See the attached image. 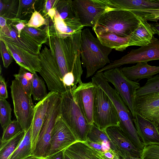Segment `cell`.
<instances>
[{
    "label": "cell",
    "instance_id": "obj_1",
    "mask_svg": "<svg viewBox=\"0 0 159 159\" xmlns=\"http://www.w3.org/2000/svg\"><path fill=\"white\" fill-rule=\"evenodd\" d=\"M81 32L64 38L48 36L46 43L57 61L62 80L66 74L72 73L77 84L82 82L83 72L80 55Z\"/></svg>",
    "mask_w": 159,
    "mask_h": 159
},
{
    "label": "cell",
    "instance_id": "obj_2",
    "mask_svg": "<svg viewBox=\"0 0 159 159\" xmlns=\"http://www.w3.org/2000/svg\"><path fill=\"white\" fill-rule=\"evenodd\" d=\"M91 82L102 89L114 104L120 121L119 127L137 148L142 150L144 146L134 126V118L130 110L122 98L109 84L103 76V72H97Z\"/></svg>",
    "mask_w": 159,
    "mask_h": 159
},
{
    "label": "cell",
    "instance_id": "obj_3",
    "mask_svg": "<svg viewBox=\"0 0 159 159\" xmlns=\"http://www.w3.org/2000/svg\"><path fill=\"white\" fill-rule=\"evenodd\" d=\"M112 50L102 45L89 29L82 30L80 55L81 64L86 69V78L92 76L98 69L111 63L108 55Z\"/></svg>",
    "mask_w": 159,
    "mask_h": 159
},
{
    "label": "cell",
    "instance_id": "obj_4",
    "mask_svg": "<svg viewBox=\"0 0 159 159\" xmlns=\"http://www.w3.org/2000/svg\"><path fill=\"white\" fill-rule=\"evenodd\" d=\"M139 23L137 16L131 11L110 9L101 16L92 28L95 34L106 31L120 37L129 38Z\"/></svg>",
    "mask_w": 159,
    "mask_h": 159
},
{
    "label": "cell",
    "instance_id": "obj_5",
    "mask_svg": "<svg viewBox=\"0 0 159 159\" xmlns=\"http://www.w3.org/2000/svg\"><path fill=\"white\" fill-rule=\"evenodd\" d=\"M73 90L61 94L59 115L68 126L78 141L85 142L92 125L87 120L74 96Z\"/></svg>",
    "mask_w": 159,
    "mask_h": 159
},
{
    "label": "cell",
    "instance_id": "obj_6",
    "mask_svg": "<svg viewBox=\"0 0 159 159\" xmlns=\"http://www.w3.org/2000/svg\"><path fill=\"white\" fill-rule=\"evenodd\" d=\"M61 100L60 94L52 92L45 120L32 152V156L36 158L45 159L49 156L52 132L59 114Z\"/></svg>",
    "mask_w": 159,
    "mask_h": 159
},
{
    "label": "cell",
    "instance_id": "obj_7",
    "mask_svg": "<svg viewBox=\"0 0 159 159\" xmlns=\"http://www.w3.org/2000/svg\"><path fill=\"white\" fill-rule=\"evenodd\" d=\"M10 87L15 115L25 133L32 125L35 106L31 96L25 92L17 80L15 79L12 80Z\"/></svg>",
    "mask_w": 159,
    "mask_h": 159
},
{
    "label": "cell",
    "instance_id": "obj_8",
    "mask_svg": "<svg viewBox=\"0 0 159 159\" xmlns=\"http://www.w3.org/2000/svg\"><path fill=\"white\" fill-rule=\"evenodd\" d=\"M95 85L93 123L103 130L111 126L119 127V118L112 101L102 89Z\"/></svg>",
    "mask_w": 159,
    "mask_h": 159
},
{
    "label": "cell",
    "instance_id": "obj_9",
    "mask_svg": "<svg viewBox=\"0 0 159 159\" xmlns=\"http://www.w3.org/2000/svg\"><path fill=\"white\" fill-rule=\"evenodd\" d=\"M103 75L107 81L113 85L115 89L130 110L134 118L135 114L134 99L136 91L140 87V84L127 78L119 67L106 70L103 72Z\"/></svg>",
    "mask_w": 159,
    "mask_h": 159
},
{
    "label": "cell",
    "instance_id": "obj_10",
    "mask_svg": "<svg viewBox=\"0 0 159 159\" xmlns=\"http://www.w3.org/2000/svg\"><path fill=\"white\" fill-rule=\"evenodd\" d=\"M39 56L41 66L39 73L45 80L48 90L60 94L67 91L62 82L57 61L50 49L45 46Z\"/></svg>",
    "mask_w": 159,
    "mask_h": 159
},
{
    "label": "cell",
    "instance_id": "obj_11",
    "mask_svg": "<svg viewBox=\"0 0 159 159\" xmlns=\"http://www.w3.org/2000/svg\"><path fill=\"white\" fill-rule=\"evenodd\" d=\"M156 60H159V39L154 36L149 44L137 49H132L127 54L110 63L97 72H103L115 67H119L124 65L139 62H148Z\"/></svg>",
    "mask_w": 159,
    "mask_h": 159
},
{
    "label": "cell",
    "instance_id": "obj_12",
    "mask_svg": "<svg viewBox=\"0 0 159 159\" xmlns=\"http://www.w3.org/2000/svg\"><path fill=\"white\" fill-rule=\"evenodd\" d=\"M74 10L81 24L93 28L101 16L110 9L106 0H72Z\"/></svg>",
    "mask_w": 159,
    "mask_h": 159
},
{
    "label": "cell",
    "instance_id": "obj_13",
    "mask_svg": "<svg viewBox=\"0 0 159 159\" xmlns=\"http://www.w3.org/2000/svg\"><path fill=\"white\" fill-rule=\"evenodd\" d=\"M110 141V148L122 159L128 157H140L142 151L136 148L119 127L112 126L105 130Z\"/></svg>",
    "mask_w": 159,
    "mask_h": 159
},
{
    "label": "cell",
    "instance_id": "obj_14",
    "mask_svg": "<svg viewBox=\"0 0 159 159\" xmlns=\"http://www.w3.org/2000/svg\"><path fill=\"white\" fill-rule=\"evenodd\" d=\"M77 141L72 131L59 114L52 131L48 156L65 150Z\"/></svg>",
    "mask_w": 159,
    "mask_h": 159
},
{
    "label": "cell",
    "instance_id": "obj_15",
    "mask_svg": "<svg viewBox=\"0 0 159 159\" xmlns=\"http://www.w3.org/2000/svg\"><path fill=\"white\" fill-rule=\"evenodd\" d=\"M0 40L11 43L33 54L39 55L42 46L33 41L22 31L20 36L12 25H7L0 29Z\"/></svg>",
    "mask_w": 159,
    "mask_h": 159
},
{
    "label": "cell",
    "instance_id": "obj_16",
    "mask_svg": "<svg viewBox=\"0 0 159 159\" xmlns=\"http://www.w3.org/2000/svg\"><path fill=\"white\" fill-rule=\"evenodd\" d=\"M95 85L91 81L82 82L73 90V93L87 120L91 125L93 124V109Z\"/></svg>",
    "mask_w": 159,
    "mask_h": 159
},
{
    "label": "cell",
    "instance_id": "obj_17",
    "mask_svg": "<svg viewBox=\"0 0 159 159\" xmlns=\"http://www.w3.org/2000/svg\"><path fill=\"white\" fill-rule=\"evenodd\" d=\"M135 112L155 123H159V93L136 96Z\"/></svg>",
    "mask_w": 159,
    "mask_h": 159
},
{
    "label": "cell",
    "instance_id": "obj_18",
    "mask_svg": "<svg viewBox=\"0 0 159 159\" xmlns=\"http://www.w3.org/2000/svg\"><path fill=\"white\" fill-rule=\"evenodd\" d=\"M4 42L8 50L20 67L33 74L41 71V66L39 55L32 54L11 43Z\"/></svg>",
    "mask_w": 159,
    "mask_h": 159
},
{
    "label": "cell",
    "instance_id": "obj_19",
    "mask_svg": "<svg viewBox=\"0 0 159 159\" xmlns=\"http://www.w3.org/2000/svg\"><path fill=\"white\" fill-rule=\"evenodd\" d=\"M134 122L144 147L152 144L159 145V132L157 125L136 112Z\"/></svg>",
    "mask_w": 159,
    "mask_h": 159
},
{
    "label": "cell",
    "instance_id": "obj_20",
    "mask_svg": "<svg viewBox=\"0 0 159 159\" xmlns=\"http://www.w3.org/2000/svg\"><path fill=\"white\" fill-rule=\"evenodd\" d=\"M133 12L138 18L140 23L137 28L129 38L128 47L143 46L150 44L156 32L151 25L148 22L144 16L136 11Z\"/></svg>",
    "mask_w": 159,
    "mask_h": 159
},
{
    "label": "cell",
    "instance_id": "obj_21",
    "mask_svg": "<svg viewBox=\"0 0 159 159\" xmlns=\"http://www.w3.org/2000/svg\"><path fill=\"white\" fill-rule=\"evenodd\" d=\"M111 9L139 11L159 9V0H106Z\"/></svg>",
    "mask_w": 159,
    "mask_h": 159
},
{
    "label": "cell",
    "instance_id": "obj_22",
    "mask_svg": "<svg viewBox=\"0 0 159 159\" xmlns=\"http://www.w3.org/2000/svg\"><path fill=\"white\" fill-rule=\"evenodd\" d=\"M52 92H49L45 98L39 101L35 106L32 129L33 152L35 148L40 132L45 120Z\"/></svg>",
    "mask_w": 159,
    "mask_h": 159
},
{
    "label": "cell",
    "instance_id": "obj_23",
    "mask_svg": "<svg viewBox=\"0 0 159 159\" xmlns=\"http://www.w3.org/2000/svg\"><path fill=\"white\" fill-rule=\"evenodd\" d=\"M72 159H107L102 153L85 142L77 141L63 150Z\"/></svg>",
    "mask_w": 159,
    "mask_h": 159
},
{
    "label": "cell",
    "instance_id": "obj_24",
    "mask_svg": "<svg viewBox=\"0 0 159 159\" xmlns=\"http://www.w3.org/2000/svg\"><path fill=\"white\" fill-rule=\"evenodd\" d=\"M124 75L129 80L135 81L150 79L159 73V66H152L147 62H139L135 65L120 68Z\"/></svg>",
    "mask_w": 159,
    "mask_h": 159
},
{
    "label": "cell",
    "instance_id": "obj_25",
    "mask_svg": "<svg viewBox=\"0 0 159 159\" xmlns=\"http://www.w3.org/2000/svg\"><path fill=\"white\" fill-rule=\"evenodd\" d=\"M45 28L48 36L50 37L64 38L77 33L67 25L57 10L53 20H52L49 18Z\"/></svg>",
    "mask_w": 159,
    "mask_h": 159
},
{
    "label": "cell",
    "instance_id": "obj_26",
    "mask_svg": "<svg viewBox=\"0 0 159 159\" xmlns=\"http://www.w3.org/2000/svg\"><path fill=\"white\" fill-rule=\"evenodd\" d=\"M95 34L101 43L107 47L120 52L123 51L128 47L129 38L120 37L106 31Z\"/></svg>",
    "mask_w": 159,
    "mask_h": 159
},
{
    "label": "cell",
    "instance_id": "obj_27",
    "mask_svg": "<svg viewBox=\"0 0 159 159\" xmlns=\"http://www.w3.org/2000/svg\"><path fill=\"white\" fill-rule=\"evenodd\" d=\"M32 124L25 133L20 144L8 159H25L32 156Z\"/></svg>",
    "mask_w": 159,
    "mask_h": 159
},
{
    "label": "cell",
    "instance_id": "obj_28",
    "mask_svg": "<svg viewBox=\"0 0 159 159\" xmlns=\"http://www.w3.org/2000/svg\"><path fill=\"white\" fill-rule=\"evenodd\" d=\"M25 132L23 130L11 139L1 142L0 159H8L23 140Z\"/></svg>",
    "mask_w": 159,
    "mask_h": 159
},
{
    "label": "cell",
    "instance_id": "obj_29",
    "mask_svg": "<svg viewBox=\"0 0 159 159\" xmlns=\"http://www.w3.org/2000/svg\"><path fill=\"white\" fill-rule=\"evenodd\" d=\"M86 141L103 144L110 147V141L105 131L101 129L94 123L92 125L87 134Z\"/></svg>",
    "mask_w": 159,
    "mask_h": 159
},
{
    "label": "cell",
    "instance_id": "obj_30",
    "mask_svg": "<svg viewBox=\"0 0 159 159\" xmlns=\"http://www.w3.org/2000/svg\"><path fill=\"white\" fill-rule=\"evenodd\" d=\"M43 80L39 76L36 72L33 74L31 94L35 101H40L48 95Z\"/></svg>",
    "mask_w": 159,
    "mask_h": 159
},
{
    "label": "cell",
    "instance_id": "obj_31",
    "mask_svg": "<svg viewBox=\"0 0 159 159\" xmlns=\"http://www.w3.org/2000/svg\"><path fill=\"white\" fill-rule=\"evenodd\" d=\"M0 15L7 20L16 18L19 0H0Z\"/></svg>",
    "mask_w": 159,
    "mask_h": 159
},
{
    "label": "cell",
    "instance_id": "obj_32",
    "mask_svg": "<svg viewBox=\"0 0 159 159\" xmlns=\"http://www.w3.org/2000/svg\"><path fill=\"white\" fill-rule=\"evenodd\" d=\"M55 8L60 17L64 20L77 17L72 0H57Z\"/></svg>",
    "mask_w": 159,
    "mask_h": 159
},
{
    "label": "cell",
    "instance_id": "obj_33",
    "mask_svg": "<svg viewBox=\"0 0 159 159\" xmlns=\"http://www.w3.org/2000/svg\"><path fill=\"white\" fill-rule=\"evenodd\" d=\"M22 31L33 41L41 46L47 42L48 36L45 28H35L26 25Z\"/></svg>",
    "mask_w": 159,
    "mask_h": 159
},
{
    "label": "cell",
    "instance_id": "obj_34",
    "mask_svg": "<svg viewBox=\"0 0 159 159\" xmlns=\"http://www.w3.org/2000/svg\"><path fill=\"white\" fill-rule=\"evenodd\" d=\"M13 76L20 82L25 92L31 96L33 74L20 67L18 73Z\"/></svg>",
    "mask_w": 159,
    "mask_h": 159
},
{
    "label": "cell",
    "instance_id": "obj_35",
    "mask_svg": "<svg viewBox=\"0 0 159 159\" xmlns=\"http://www.w3.org/2000/svg\"><path fill=\"white\" fill-rule=\"evenodd\" d=\"M159 93V75L154 76L148 80L146 84L136 91V96Z\"/></svg>",
    "mask_w": 159,
    "mask_h": 159
},
{
    "label": "cell",
    "instance_id": "obj_36",
    "mask_svg": "<svg viewBox=\"0 0 159 159\" xmlns=\"http://www.w3.org/2000/svg\"><path fill=\"white\" fill-rule=\"evenodd\" d=\"M3 129L1 142H4L11 139L23 130L17 120L12 121Z\"/></svg>",
    "mask_w": 159,
    "mask_h": 159
},
{
    "label": "cell",
    "instance_id": "obj_37",
    "mask_svg": "<svg viewBox=\"0 0 159 159\" xmlns=\"http://www.w3.org/2000/svg\"><path fill=\"white\" fill-rule=\"evenodd\" d=\"M11 111V105L6 99H0V122L2 129L12 121Z\"/></svg>",
    "mask_w": 159,
    "mask_h": 159
},
{
    "label": "cell",
    "instance_id": "obj_38",
    "mask_svg": "<svg viewBox=\"0 0 159 159\" xmlns=\"http://www.w3.org/2000/svg\"><path fill=\"white\" fill-rule=\"evenodd\" d=\"M37 0H19L18 9L16 18L24 20L27 15L32 13L35 10V4Z\"/></svg>",
    "mask_w": 159,
    "mask_h": 159
},
{
    "label": "cell",
    "instance_id": "obj_39",
    "mask_svg": "<svg viewBox=\"0 0 159 159\" xmlns=\"http://www.w3.org/2000/svg\"><path fill=\"white\" fill-rule=\"evenodd\" d=\"M140 157L141 159H159V145L152 144L144 146Z\"/></svg>",
    "mask_w": 159,
    "mask_h": 159
},
{
    "label": "cell",
    "instance_id": "obj_40",
    "mask_svg": "<svg viewBox=\"0 0 159 159\" xmlns=\"http://www.w3.org/2000/svg\"><path fill=\"white\" fill-rule=\"evenodd\" d=\"M48 18H44L40 12L35 10L26 25L29 27L38 28L43 25H47Z\"/></svg>",
    "mask_w": 159,
    "mask_h": 159
},
{
    "label": "cell",
    "instance_id": "obj_41",
    "mask_svg": "<svg viewBox=\"0 0 159 159\" xmlns=\"http://www.w3.org/2000/svg\"><path fill=\"white\" fill-rule=\"evenodd\" d=\"M0 41V51L3 66L7 68L12 62L13 57L8 50L6 44L2 41Z\"/></svg>",
    "mask_w": 159,
    "mask_h": 159
},
{
    "label": "cell",
    "instance_id": "obj_42",
    "mask_svg": "<svg viewBox=\"0 0 159 159\" xmlns=\"http://www.w3.org/2000/svg\"><path fill=\"white\" fill-rule=\"evenodd\" d=\"M136 11L144 16L147 21H157L159 20V9Z\"/></svg>",
    "mask_w": 159,
    "mask_h": 159
},
{
    "label": "cell",
    "instance_id": "obj_43",
    "mask_svg": "<svg viewBox=\"0 0 159 159\" xmlns=\"http://www.w3.org/2000/svg\"><path fill=\"white\" fill-rule=\"evenodd\" d=\"M57 0H46L42 1L41 10L42 11V15L45 18L47 17V14L51 9L55 7Z\"/></svg>",
    "mask_w": 159,
    "mask_h": 159
},
{
    "label": "cell",
    "instance_id": "obj_44",
    "mask_svg": "<svg viewBox=\"0 0 159 159\" xmlns=\"http://www.w3.org/2000/svg\"><path fill=\"white\" fill-rule=\"evenodd\" d=\"M1 67H0V99H6L8 97L7 85L4 78L1 75Z\"/></svg>",
    "mask_w": 159,
    "mask_h": 159
},
{
    "label": "cell",
    "instance_id": "obj_45",
    "mask_svg": "<svg viewBox=\"0 0 159 159\" xmlns=\"http://www.w3.org/2000/svg\"><path fill=\"white\" fill-rule=\"evenodd\" d=\"M103 154L107 159H122L117 152L111 148L106 150Z\"/></svg>",
    "mask_w": 159,
    "mask_h": 159
},
{
    "label": "cell",
    "instance_id": "obj_46",
    "mask_svg": "<svg viewBox=\"0 0 159 159\" xmlns=\"http://www.w3.org/2000/svg\"><path fill=\"white\" fill-rule=\"evenodd\" d=\"M45 159H64V153L63 151H61L50 155Z\"/></svg>",
    "mask_w": 159,
    "mask_h": 159
},
{
    "label": "cell",
    "instance_id": "obj_47",
    "mask_svg": "<svg viewBox=\"0 0 159 159\" xmlns=\"http://www.w3.org/2000/svg\"><path fill=\"white\" fill-rule=\"evenodd\" d=\"M56 9L55 7L50 10L47 14V17L46 18L49 17L53 20V18L56 14Z\"/></svg>",
    "mask_w": 159,
    "mask_h": 159
},
{
    "label": "cell",
    "instance_id": "obj_48",
    "mask_svg": "<svg viewBox=\"0 0 159 159\" xmlns=\"http://www.w3.org/2000/svg\"><path fill=\"white\" fill-rule=\"evenodd\" d=\"M151 24L155 30L156 34L159 36V23L156 22Z\"/></svg>",
    "mask_w": 159,
    "mask_h": 159
},
{
    "label": "cell",
    "instance_id": "obj_49",
    "mask_svg": "<svg viewBox=\"0 0 159 159\" xmlns=\"http://www.w3.org/2000/svg\"><path fill=\"white\" fill-rule=\"evenodd\" d=\"M7 19L2 17L0 16V28H2L7 25Z\"/></svg>",
    "mask_w": 159,
    "mask_h": 159
},
{
    "label": "cell",
    "instance_id": "obj_50",
    "mask_svg": "<svg viewBox=\"0 0 159 159\" xmlns=\"http://www.w3.org/2000/svg\"><path fill=\"white\" fill-rule=\"evenodd\" d=\"M125 159H141L140 157H128L125 158Z\"/></svg>",
    "mask_w": 159,
    "mask_h": 159
},
{
    "label": "cell",
    "instance_id": "obj_51",
    "mask_svg": "<svg viewBox=\"0 0 159 159\" xmlns=\"http://www.w3.org/2000/svg\"><path fill=\"white\" fill-rule=\"evenodd\" d=\"M64 159H72L64 152Z\"/></svg>",
    "mask_w": 159,
    "mask_h": 159
},
{
    "label": "cell",
    "instance_id": "obj_52",
    "mask_svg": "<svg viewBox=\"0 0 159 159\" xmlns=\"http://www.w3.org/2000/svg\"><path fill=\"white\" fill-rule=\"evenodd\" d=\"M37 159V158H36L35 157L32 156L29 157L25 159Z\"/></svg>",
    "mask_w": 159,
    "mask_h": 159
},
{
    "label": "cell",
    "instance_id": "obj_53",
    "mask_svg": "<svg viewBox=\"0 0 159 159\" xmlns=\"http://www.w3.org/2000/svg\"><path fill=\"white\" fill-rule=\"evenodd\" d=\"M157 127H158V131H159V123L157 125Z\"/></svg>",
    "mask_w": 159,
    "mask_h": 159
},
{
    "label": "cell",
    "instance_id": "obj_54",
    "mask_svg": "<svg viewBox=\"0 0 159 159\" xmlns=\"http://www.w3.org/2000/svg\"></svg>",
    "mask_w": 159,
    "mask_h": 159
}]
</instances>
